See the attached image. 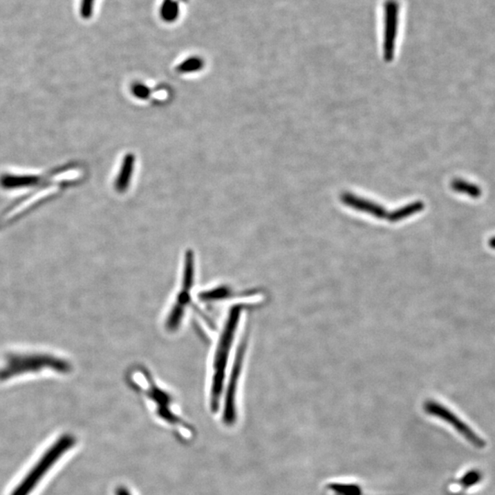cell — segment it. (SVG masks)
<instances>
[{
	"instance_id": "2",
	"label": "cell",
	"mask_w": 495,
	"mask_h": 495,
	"mask_svg": "<svg viewBox=\"0 0 495 495\" xmlns=\"http://www.w3.org/2000/svg\"><path fill=\"white\" fill-rule=\"evenodd\" d=\"M75 438L71 435H64L53 443L41 456L38 463L28 472L26 476L16 486L10 495H30L40 483L42 478L69 449L75 446Z\"/></svg>"
},
{
	"instance_id": "4",
	"label": "cell",
	"mask_w": 495,
	"mask_h": 495,
	"mask_svg": "<svg viewBox=\"0 0 495 495\" xmlns=\"http://www.w3.org/2000/svg\"><path fill=\"white\" fill-rule=\"evenodd\" d=\"M424 411L429 413L430 415L436 416V418L442 419V420L447 422V423L454 427L456 430L461 436H463L469 442H471L472 445L477 447V448H483L485 446V442L468 426L461 421L454 413H452L451 410L446 409L443 404L437 403L435 401H427L424 404Z\"/></svg>"
},
{
	"instance_id": "13",
	"label": "cell",
	"mask_w": 495,
	"mask_h": 495,
	"mask_svg": "<svg viewBox=\"0 0 495 495\" xmlns=\"http://www.w3.org/2000/svg\"><path fill=\"white\" fill-rule=\"evenodd\" d=\"M489 246L495 250V237L491 238L488 241Z\"/></svg>"
},
{
	"instance_id": "9",
	"label": "cell",
	"mask_w": 495,
	"mask_h": 495,
	"mask_svg": "<svg viewBox=\"0 0 495 495\" xmlns=\"http://www.w3.org/2000/svg\"><path fill=\"white\" fill-rule=\"evenodd\" d=\"M424 205L422 202H415V203L407 205V207L399 208L398 210L393 211L389 214L388 221L398 222L403 221L415 215V214L420 212L424 209Z\"/></svg>"
},
{
	"instance_id": "7",
	"label": "cell",
	"mask_w": 495,
	"mask_h": 495,
	"mask_svg": "<svg viewBox=\"0 0 495 495\" xmlns=\"http://www.w3.org/2000/svg\"><path fill=\"white\" fill-rule=\"evenodd\" d=\"M342 201L346 206L353 207L354 209L362 211V212L369 214L374 218L380 219H387L389 218V212L380 205L366 199L358 198L353 194L345 193L342 196Z\"/></svg>"
},
{
	"instance_id": "8",
	"label": "cell",
	"mask_w": 495,
	"mask_h": 495,
	"mask_svg": "<svg viewBox=\"0 0 495 495\" xmlns=\"http://www.w3.org/2000/svg\"><path fill=\"white\" fill-rule=\"evenodd\" d=\"M135 158L132 154L127 156L124 159L122 170L119 177H117L115 187L120 192H124L128 188L132 171H133Z\"/></svg>"
},
{
	"instance_id": "14",
	"label": "cell",
	"mask_w": 495,
	"mask_h": 495,
	"mask_svg": "<svg viewBox=\"0 0 495 495\" xmlns=\"http://www.w3.org/2000/svg\"><path fill=\"white\" fill-rule=\"evenodd\" d=\"M182 1H187V0H182Z\"/></svg>"
},
{
	"instance_id": "10",
	"label": "cell",
	"mask_w": 495,
	"mask_h": 495,
	"mask_svg": "<svg viewBox=\"0 0 495 495\" xmlns=\"http://www.w3.org/2000/svg\"><path fill=\"white\" fill-rule=\"evenodd\" d=\"M179 6L174 0H164L160 8V16L162 21L174 22L178 18Z\"/></svg>"
},
{
	"instance_id": "6",
	"label": "cell",
	"mask_w": 495,
	"mask_h": 495,
	"mask_svg": "<svg viewBox=\"0 0 495 495\" xmlns=\"http://www.w3.org/2000/svg\"><path fill=\"white\" fill-rule=\"evenodd\" d=\"M398 4L395 0H388L385 4L384 58L392 60L398 36Z\"/></svg>"
},
{
	"instance_id": "12",
	"label": "cell",
	"mask_w": 495,
	"mask_h": 495,
	"mask_svg": "<svg viewBox=\"0 0 495 495\" xmlns=\"http://www.w3.org/2000/svg\"><path fill=\"white\" fill-rule=\"evenodd\" d=\"M479 479V474H476V472H471V474H467L466 476L463 478V483L465 486L472 485H474V483H476Z\"/></svg>"
},
{
	"instance_id": "3",
	"label": "cell",
	"mask_w": 495,
	"mask_h": 495,
	"mask_svg": "<svg viewBox=\"0 0 495 495\" xmlns=\"http://www.w3.org/2000/svg\"><path fill=\"white\" fill-rule=\"evenodd\" d=\"M194 277H195V264H194V256L192 252L187 253L185 264V274L183 277V285L176 302L170 309L166 319L165 328L169 331L178 330L181 324L183 317L185 316V308L190 302V292L192 291L194 286Z\"/></svg>"
},
{
	"instance_id": "5",
	"label": "cell",
	"mask_w": 495,
	"mask_h": 495,
	"mask_svg": "<svg viewBox=\"0 0 495 495\" xmlns=\"http://www.w3.org/2000/svg\"><path fill=\"white\" fill-rule=\"evenodd\" d=\"M244 353H245V344H243L239 350L234 368H233L232 375L230 378L229 390H227L226 404L224 409V421L227 424L234 423L237 413H236V391H237L238 382L240 379L241 366L243 364Z\"/></svg>"
},
{
	"instance_id": "1",
	"label": "cell",
	"mask_w": 495,
	"mask_h": 495,
	"mask_svg": "<svg viewBox=\"0 0 495 495\" xmlns=\"http://www.w3.org/2000/svg\"><path fill=\"white\" fill-rule=\"evenodd\" d=\"M243 306H237L230 311L229 317L225 323L223 330L219 337L212 361V375H211L210 403L213 411L218 409L219 398H221L226 373L227 364L229 361L230 351L233 344L236 331L238 330L239 322Z\"/></svg>"
},
{
	"instance_id": "11",
	"label": "cell",
	"mask_w": 495,
	"mask_h": 495,
	"mask_svg": "<svg viewBox=\"0 0 495 495\" xmlns=\"http://www.w3.org/2000/svg\"><path fill=\"white\" fill-rule=\"evenodd\" d=\"M203 66V61H202L200 58L192 57L188 59L187 61L183 62V63L177 67V70L181 73H191L198 71Z\"/></svg>"
}]
</instances>
